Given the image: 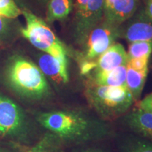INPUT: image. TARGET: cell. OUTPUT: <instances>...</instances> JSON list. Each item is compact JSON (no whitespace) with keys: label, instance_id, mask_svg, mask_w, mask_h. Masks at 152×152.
<instances>
[{"label":"cell","instance_id":"cell-1","mask_svg":"<svg viewBox=\"0 0 152 152\" xmlns=\"http://www.w3.org/2000/svg\"><path fill=\"white\" fill-rule=\"evenodd\" d=\"M36 120L63 142L82 144L109 135V128L102 121L77 110H61L37 114Z\"/></svg>","mask_w":152,"mask_h":152},{"label":"cell","instance_id":"cell-2","mask_svg":"<svg viewBox=\"0 0 152 152\" xmlns=\"http://www.w3.org/2000/svg\"><path fill=\"white\" fill-rule=\"evenodd\" d=\"M3 78L7 87L23 99L39 102L51 95L48 82L39 66L23 56L9 58Z\"/></svg>","mask_w":152,"mask_h":152},{"label":"cell","instance_id":"cell-3","mask_svg":"<svg viewBox=\"0 0 152 152\" xmlns=\"http://www.w3.org/2000/svg\"><path fill=\"white\" fill-rule=\"evenodd\" d=\"M89 104L104 120H114L124 115L135 102L126 86H104L89 82L85 90Z\"/></svg>","mask_w":152,"mask_h":152},{"label":"cell","instance_id":"cell-4","mask_svg":"<svg viewBox=\"0 0 152 152\" xmlns=\"http://www.w3.org/2000/svg\"><path fill=\"white\" fill-rule=\"evenodd\" d=\"M26 26L20 33L35 48L56 58H68L67 49L45 20L26 9H21Z\"/></svg>","mask_w":152,"mask_h":152},{"label":"cell","instance_id":"cell-5","mask_svg":"<svg viewBox=\"0 0 152 152\" xmlns=\"http://www.w3.org/2000/svg\"><path fill=\"white\" fill-rule=\"evenodd\" d=\"M32 125L23 109L11 99L0 94V137L19 143H28Z\"/></svg>","mask_w":152,"mask_h":152},{"label":"cell","instance_id":"cell-6","mask_svg":"<svg viewBox=\"0 0 152 152\" xmlns=\"http://www.w3.org/2000/svg\"><path fill=\"white\" fill-rule=\"evenodd\" d=\"M119 38L118 27L103 20L88 34L80 56V62L94 61Z\"/></svg>","mask_w":152,"mask_h":152},{"label":"cell","instance_id":"cell-7","mask_svg":"<svg viewBox=\"0 0 152 152\" xmlns=\"http://www.w3.org/2000/svg\"><path fill=\"white\" fill-rule=\"evenodd\" d=\"M119 38L128 42H149L152 43V21L143 10L134 14L128 20L118 26Z\"/></svg>","mask_w":152,"mask_h":152},{"label":"cell","instance_id":"cell-8","mask_svg":"<svg viewBox=\"0 0 152 152\" xmlns=\"http://www.w3.org/2000/svg\"><path fill=\"white\" fill-rule=\"evenodd\" d=\"M104 4V0H88L84 14L75 22V40L81 46L91 30L103 20Z\"/></svg>","mask_w":152,"mask_h":152},{"label":"cell","instance_id":"cell-9","mask_svg":"<svg viewBox=\"0 0 152 152\" xmlns=\"http://www.w3.org/2000/svg\"><path fill=\"white\" fill-rule=\"evenodd\" d=\"M128 60L124 47L115 42L94 61H87L86 67L90 74L96 71H111L118 66L127 65Z\"/></svg>","mask_w":152,"mask_h":152},{"label":"cell","instance_id":"cell-10","mask_svg":"<svg viewBox=\"0 0 152 152\" xmlns=\"http://www.w3.org/2000/svg\"><path fill=\"white\" fill-rule=\"evenodd\" d=\"M139 0H104L103 19L114 26H118L136 13Z\"/></svg>","mask_w":152,"mask_h":152},{"label":"cell","instance_id":"cell-11","mask_svg":"<svg viewBox=\"0 0 152 152\" xmlns=\"http://www.w3.org/2000/svg\"><path fill=\"white\" fill-rule=\"evenodd\" d=\"M38 66L55 83L66 84L69 81L68 58H58L45 53L38 57Z\"/></svg>","mask_w":152,"mask_h":152},{"label":"cell","instance_id":"cell-12","mask_svg":"<svg viewBox=\"0 0 152 152\" xmlns=\"http://www.w3.org/2000/svg\"><path fill=\"white\" fill-rule=\"evenodd\" d=\"M127 125L134 132L152 141V113L137 109L125 117Z\"/></svg>","mask_w":152,"mask_h":152},{"label":"cell","instance_id":"cell-13","mask_svg":"<svg viewBox=\"0 0 152 152\" xmlns=\"http://www.w3.org/2000/svg\"><path fill=\"white\" fill-rule=\"evenodd\" d=\"M127 68V65H123L111 71L93 72L90 83L104 86H126Z\"/></svg>","mask_w":152,"mask_h":152},{"label":"cell","instance_id":"cell-14","mask_svg":"<svg viewBox=\"0 0 152 152\" xmlns=\"http://www.w3.org/2000/svg\"><path fill=\"white\" fill-rule=\"evenodd\" d=\"M47 21L62 20L68 16L73 8V0H49L47 3Z\"/></svg>","mask_w":152,"mask_h":152},{"label":"cell","instance_id":"cell-15","mask_svg":"<svg viewBox=\"0 0 152 152\" xmlns=\"http://www.w3.org/2000/svg\"><path fill=\"white\" fill-rule=\"evenodd\" d=\"M64 142L53 133L48 132L33 147L24 152H64Z\"/></svg>","mask_w":152,"mask_h":152},{"label":"cell","instance_id":"cell-16","mask_svg":"<svg viewBox=\"0 0 152 152\" xmlns=\"http://www.w3.org/2000/svg\"><path fill=\"white\" fill-rule=\"evenodd\" d=\"M126 87L132 94L134 101L140 98L145 83L148 71H139L127 66Z\"/></svg>","mask_w":152,"mask_h":152},{"label":"cell","instance_id":"cell-17","mask_svg":"<svg viewBox=\"0 0 152 152\" xmlns=\"http://www.w3.org/2000/svg\"><path fill=\"white\" fill-rule=\"evenodd\" d=\"M152 53V43L149 42H134L130 43L128 54L129 58L150 57Z\"/></svg>","mask_w":152,"mask_h":152},{"label":"cell","instance_id":"cell-18","mask_svg":"<svg viewBox=\"0 0 152 152\" xmlns=\"http://www.w3.org/2000/svg\"><path fill=\"white\" fill-rule=\"evenodd\" d=\"M122 152H152V142L142 139H134L125 142Z\"/></svg>","mask_w":152,"mask_h":152},{"label":"cell","instance_id":"cell-19","mask_svg":"<svg viewBox=\"0 0 152 152\" xmlns=\"http://www.w3.org/2000/svg\"><path fill=\"white\" fill-rule=\"evenodd\" d=\"M21 14V9L14 0H0V16L14 19Z\"/></svg>","mask_w":152,"mask_h":152},{"label":"cell","instance_id":"cell-20","mask_svg":"<svg viewBox=\"0 0 152 152\" xmlns=\"http://www.w3.org/2000/svg\"><path fill=\"white\" fill-rule=\"evenodd\" d=\"M12 19L0 16V41L4 40L11 35Z\"/></svg>","mask_w":152,"mask_h":152},{"label":"cell","instance_id":"cell-21","mask_svg":"<svg viewBox=\"0 0 152 152\" xmlns=\"http://www.w3.org/2000/svg\"><path fill=\"white\" fill-rule=\"evenodd\" d=\"M150 57H141V58H129L127 66L139 71H148Z\"/></svg>","mask_w":152,"mask_h":152},{"label":"cell","instance_id":"cell-22","mask_svg":"<svg viewBox=\"0 0 152 152\" xmlns=\"http://www.w3.org/2000/svg\"><path fill=\"white\" fill-rule=\"evenodd\" d=\"M88 0H75V22L77 21L81 18L86 9Z\"/></svg>","mask_w":152,"mask_h":152},{"label":"cell","instance_id":"cell-23","mask_svg":"<svg viewBox=\"0 0 152 152\" xmlns=\"http://www.w3.org/2000/svg\"><path fill=\"white\" fill-rule=\"evenodd\" d=\"M138 108L152 113V92L146 96L137 104Z\"/></svg>","mask_w":152,"mask_h":152},{"label":"cell","instance_id":"cell-24","mask_svg":"<svg viewBox=\"0 0 152 152\" xmlns=\"http://www.w3.org/2000/svg\"><path fill=\"white\" fill-rule=\"evenodd\" d=\"M144 11L147 16L152 21V0H147V4Z\"/></svg>","mask_w":152,"mask_h":152},{"label":"cell","instance_id":"cell-25","mask_svg":"<svg viewBox=\"0 0 152 152\" xmlns=\"http://www.w3.org/2000/svg\"><path fill=\"white\" fill-rule=\"evenodd\" d=\"M80 152H104L103 150L99 149H88L83 150V151Z\"/></svg>","mask_w":152,"mask_h":152},{"label":"cell","instance_id":"cell-26","mask_svg":"<svg viewBox=\"0 0 152 152\" xmlns=\"http://www.w3.org/2000/svg\"><path fill=\"white\" fill-rule=\"evenodd\" d=\"M35 1L42 5H47L49 0H35Z\"/></svg>","mask_w":152,"mask_h":152},{"label":"cell","instance_id":"cell-27","mask_svg":"<svg viewBox=\"0 0 152 152\" xmlns=\"http://www.w3.org/2000/svg\"><path fill=\"white\" fill-rule=\"evenodd\" d=\"M1 41H0V45H1Z\"/></svg>","mask_w":152,"mask_h":152}]
</instances>
